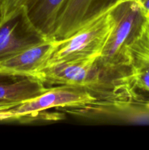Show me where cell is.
<instances>
[{"instance_id":"1","label":"cell","mask_w":149,"mask_h":150,"mask_svg":"<svg viewBox=\"0 0 149 150\" xmlns=\"http://www.w3.org/2000/svg\"><path fill=\"white\" fill-rule=\"evenodd\" d=\"M37 79L45 85L84 89L97 98H110L131 88L127 79V71L108 70L100 64L99 57L45 67L39 72Z\"/></svg>"},{"instance_id":"2","label":"cell","mask_w":149,"mask_h":150,"mask_svg":"<svg viewBox=\"0 0 149 150\" xmlns=\"http://www.w3.org/2000/svg\"><path fill=\"white\" fill-rule=\"evenodd\" d=\"M118 4L114 1L102 7L89 15L74 33L64 39H55V49L45 68L83 59L100 58L115 27L114 12Z\"/></svg>"},{"instance_id":"3","label":"cell","mask_w":149,"mask_h":150,"mask_svg":"<svg viewBox=\"0 0 149 150\" xmlns=\"http://www.w3.org/2000/svg\"><path fill=\"white\" fill-rule=\"evenodd\" d=\"M58 111L91 122L149 125V99L129 88L125 92L75 106L56 108Z\"/></svg>"},{"instance_id":"4","label":"cell","mask_w":149,"mask_h":150,"mask_svg":"<svg viewBox=\"0 0 149 150\" xmlns=\"http://www.w3.org/2000/svg\"><path fill=\"white\" fill-rule=\"evenodd\" d=\"M114 14L115 27L102 51L99 62L108 70L126 72L124 63L126 46L138 33L147 18L145 16L140 3L135 1H119Z\"/></svg>"},{"instance_id":"5","label":"cell","mask_w":149,"mask_h":150,"mask_svg":"<svg viewBox=\"0 0 149 150\" xmlns=\"http://www.w3.org/2000/svg\"><path fill=\"white\" fill-rule=\"evenodd\" d=\"M97 99L88 91L71 86H53L46 92L27 100L4 112V120H33L48 109L84 105Z\"/></svg>"},{"instance_id":"6","label":"cell","mask_w":149,"mask_h":150,"mask_svg":"<svg viewBox=\"0 0 149 150\" xmlns=\"http://www.w3.org/2000/svg\"><path fill=\"white\" fill-rule=\"evenodd\" d=\"M34 31L26 11L16 10L0 19V62L44 40Z\"/></svg>"},{"instance_id":"7","label":"cell","mask_w":149,"mask_h":150,"mask_svg":"<svg viewBox=\"0 0 149 150\" xmlns=\"http://www.w3.org/2000/svg\"><path fill=\"white\" fill-rule=\"evenodd\" d=\"M124 63L131 87L149 92V18L126 46Z\"/></svg>"},{"instance_id":"8","label":"cell","mask_w":149,"mask_h":150,"mask_svg":"<svg viewBox=\"0 0 149 150\" xmlns=\"http://www.w3.org/2000/svg\"><path fill=\"white\" fill-rule=\"evenodd\" d=\"M55 39H47L0 62V71L37 79L55 49Z\"/></svg>"},{"instance_id":"9","label":"cell","mask_w":149,"mask_h":150,"mask_svg":"<svg viewBox=\"0 0 149 150\" xmlns=\"http://www.w3.org/2000/svg\"><path fill=\"white\" fill-rule=\"evenodd\" d=\"M48 88L37 79L0 71V103L20 104L44 93Z\"/></svg>"},{"instance_id":"10","label":"cell","mask_w":149,"mask_h":150,"mask_svg":"<svg viewBox=\"0 0 149 150\" xmlns=\"http://www.w3.org/2000/svg\"><path fill=\"white\" fill-rule=\"evenodd\" d=\"M94 0H67L57 21L54 38L64 39L74 33L89 16Z\"/></svg>"},{"instance_id":"11","label":"cell","mask_w":149,"mask_h":150,"mask_svg":"<svg viewBox=\"0 0 149 150\" xmlns=\"http://www.w3.org/2000/svg\"><path fill=\"white\" fill-rule=\"evenodd\" d=\"M34 0H0L1 17H4L16 10L27 11L33 5Z\"/></svg>"},{"instance_id":"12","label":"cell","mask_w":149,"mask_h":150,"mask_svg":"<svg viewBox=\"0 0 149 150\" xmlns=\"http://www.w3.org/2000/svg\"><path fill=\"white\" fill-rule=\"evenodd\" d=\"M140 4L145 16L149 18V0H141Z\"/></svg>"},{"instance_id":"13","label":"cell","mask_w":149,"mask_h":150,"mask_svg":"<svg viewBox=\"0 0 149 150\" xmlns=\"http://www.w3.org/2000/svg\"><path fill=\"white\" fill-rule=\"evenodd\" d=\"M115 1H120V2H122V1H137V2L140 3V1H141V0H115Z\"/></svg>"},{"instance_id":"14","label":"cell","mask_w":149,"mask_h":150,"mask_svg":"<svg viewBox=\"0 0 149 150\" xmlns=\"http://www.w3.org/2000/svg\"><path fill=\"white\" fill-rule=\"evenodd\" d=\"M0 19H1V11H0Z\"/></svg>"}]
</instances>
